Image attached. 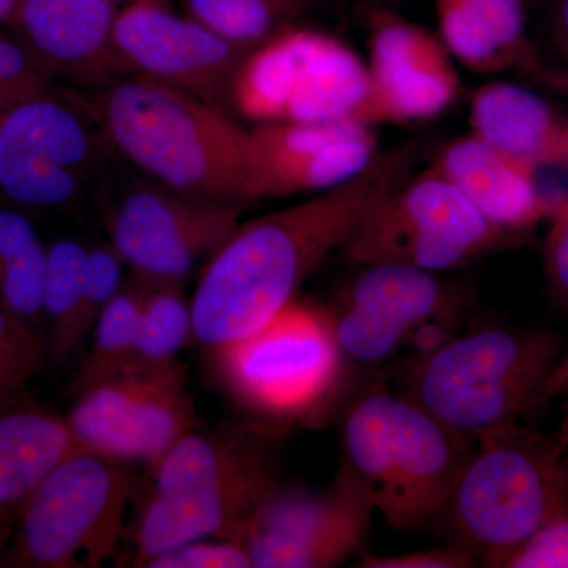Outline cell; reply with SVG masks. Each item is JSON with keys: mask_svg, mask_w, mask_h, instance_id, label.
Here are the masks:
<instances>
[{"mask_svg": "<svg viewBox=\"0 0 568 568\" xmlns=\"http://www.w3.org/2000/svg\"><path fill=\"white\" fill-rule=\"evenodd\" d=\"M418 155L414 142L396 145L335 189L239 223L212 253L194 287V336L215 349L267 323L347 244L366 212L410 178Z\"/></svg>", "mask_w": 568, "mask_h": 568, "instance_id": "obj_1", "label": "cell"}, {"mask_svg": "<svg viewBox=\"0 0 568 568\" xmlns=\"http://www.w3.org/2000/svg\"><path fill=\"white\" fill-rule=\"evenodd\" d=\"M108 138L164 189L212 201H253L252 134L219 106L136 74L104 93Z\"/></svg>", "mask_w": 568, "mask_h": 568, "instance_id": "obj_2", "label": "cell"}, {"mask_svg": "<svg viewBox=\"0 0 568 568\" xmlns=\"http://www.w3.org/2000/svg\"><path fill=\"white\" fill-rule=\"evenodd\" d=\"M568 515V462L555 437L514 422L476 439L439 519L452 545L504 567L538 530Z\"/></svg>", "mask_w": 568, "mask_h": 568, "instance_id": "obj_3", "label": "cell"}, {"mask_svg": "<svg viewBox=\"0 0 568 568\" xmlns=\"http://www.w3.org/2000/svg\"><path fill=\"white\" fill-rule=\"evenodd\" d=\"M149 470L152 489L133 528L138 567L197 538L239 541L276 487L264 448L233 433L194 428Z\"/></svg>", "mask_w": 568, "mask_h": 568, "instance_id": "obj_4", "label": "cell"}, {"mask_svg": "<svg viewBox=\"0 0 568 568\" xmlns=\"http://www.w3.org/2000/svg\"><path fill=\"white\" fill-rule=\"evenodd\" d=\"M343 459L373 510L398 530L439 519L476 440L409 396L368 392L347 409Z\"/></svg>", "mask_w": 568, "mask_h": 568, "instance_id": "obj_5", "label": "cell"}, {"mask_svg": "<svg viewBox=\"0 0 568 568\" xmlns=\"http://www.w3.org/2000/svg\"><path fill=\"white\" fill-rule=\"evenodd\" d=\"M559 354V338L548 332L484 328L426 353L410 375L407 396L476 440L537 406Z\"/></svg>", "mask_w": 568, "mask_h": 568, "instance_id": "obj_6", "label": "cell"}, {"mask_svg": "<svg viewBox=\"0 0 568 568\" xmlns=\"http://www.w3.org/2000/svg\"><path fill=\"white\" fill-rule=\"evenodd\" d=\"M129 463L80 450L22 503L0 566L97 568L118 552L133 497Z\"/></svg>", "mask_w": 568, "mask_h": 568, "instance_id": "obj_7", "label": "cell"}, {"mask_svg": "<svg viewBox=\"0 0 568 568\" xmlns=\"http://www.w3.org/2000/svg\"><path fill=\"white\" fill-rule=\"evenodd\" d=\"M213 351L216 376L239 405L274 420H302L342 383L345 355L332 313L291 301L252 334Z\"/></svg>", "mask_w": 568, "mask_h": 568, "instance_id": "obj_8", "label": "cell"}, {"mask_svg": "<svg viewBox=\"0 0 568 568\" xmlns=\"http://www.w3.org/2000/svg\"><path fill=\"white\" fill-rule=\"evenodd\" d=\"M369 88L368 65L353 48L328 33L291 26L242 59L227 100L256 123H365Z\"/></svg>", "mask_w": 568, "mask_h": 568, "instance_id": "obj_9", "label": "cell"}, {"mask_svg": "<svg viewBox=\"0 0 568 568\" xmlns=\"http://www.w3.org/2000/svg\"><path fill=\"white\" fill-rule=\"evenodd\" d=\"M517 234L489 222L433 168L377 201L343 246L354 264L398 263L452 271L504 248Z\"/></svg>", "mask_w": 568, "mask_h": 568, "instance_id": "obj_10", "label": "cell"}, {"mask_svg": "<svg viewBox=\"0 0 568 568\" xmlns=\"http://www.w3.org/2000/svg\"><path fill=\"white\" fill-rule=\"evenodd\" d=\"M373 511L361 485L342 465L325 491L276 485L239 541L253 568L342 566L364 545Z\"/></svg>", "mask_w": 568, "mask_h": 568, "instance_id": "obj_11", "label": "cell"}, {"mask_svg": "<svg viewBox=\"0 0 568 568\" xmlns=\"http://www.w3.org/2000/svg\"><path fill=\"white\" fill-rule=\"evenodd\" d=\"M241 213L242 205L197 200L162 185L138 189L112 216V248L142 283H182L197 257L233 234Z\"/></svg>", "mask_w": 568, "mask_h": 568, "instance_id": "obj_12", "label": "cell"}, {"mask_svg": "<svg viewBox=\"0 0 568 568\" xmlns=\"http://www.w3.org/2000/svg\"><path fill=\"white\" fill-rule=\"evenodd\" d=\"M112 41L129 71L212 102L230 92L250 50L216 36L163 0H133L118 11Z\"/></svg>", "mask_w": 568, "mask_h": 568, "instance_id": "obj_13", "label": "cell"}, {"mask_svg": "<svg viewBox=\"0 0 568 568\" xmlns=\"http://www.w3.org/2000/svg\"><path fill=\"white\" fill-rule=\"evenodd\" d=\"M365 123L432 121L457 102L462 81L440 37L376 7L368 20Z\"/></svg>", "mask_w": 568, "mask_h": 568, "instance_id": "obj_14", "label": "cell"}, {"mask_svg": "<svg viewBox=\"0 0 568 568\" xmlns=\"http://www.w3.org/2000/svg\"><path fill=\"white\" fill-rule=\"evenodd\" d=\"M332 313L336 342L346 361H387L414 332L454 313L455 294L435 272L414 265H362Z\"/></svg>", "mask_w": 568, "mask_h": 568, "instance_id": "obj_15", "label": "cell"}, {"mask_svg": "<svg viewBox=\"0 0 568 568\" xmlns=\"http://www.w3.org/2000/svg\"><path fill=\"white\" fill-rule=\"evenodd\" d=\"M250 134L253 201L327 192L364 173L381 152L372 125L354 119L257 123Z\"/></svg>", "mask_w": 568, "mask_h": 568, "instance_id": "obj_16", "label": "cell"}, {"mask_svg": "<svg viewBox=\"0 0 568 568\" xmlns=\"http://www.w3.org/2000/svg\"><path fill=\"white\" fill-rule=\"evenodd\" d=\"M114 0H18L10 21L44 74L129 73L112 41Z\"/></svg>", "mask_w": 568, "mask_h": 568, "instance_id": "obj_17", "label": "cell"}, {"mask_svg": "<svg viewBox=\"0 0 568 568\" xmlns=\"http://www.w3.org/2000/svg\"><path fill=\"white\" fill-rule=\"evenodd\" d=\"M489 222L519 234L547 220L559 197L541 193L537 171L470 133L437 153L432 166Z\"/></svg>", "mask_w": 568, "mask_h": 568, "instance_id": "obj_18", "label": "cell"}, {"mask_svg": "<svg viewBox=\"0 0 568 568\" xmlns=\"http://www.w3.org/2000/svg\"><path fill=\"white\" fill-rule=\"evenodd\" d=\"M439 37L474 73L519 70L551 88L555 69L528 36L525 0H436Z\"/></svg>", "mask_w": 568, "mask_h": 568, "instance_id": "obj_19", "label": "cell"}, {"mask_svg": "<svg viewBox=\"0 0 568 568\" xmlns=\"http://www.w3.org/2000/svg\"><path fill=\"white\" fill-rule=\"evenodd\" d=\"M473 133L538 171L568 166V119L528 88L491 81L470 97Z\"/></svg>", "mask_w": 568, "mask_h": 568, "instance_id": "obj_20", "label": "cell"}, {"mask_svg": "<svg viewBox=\"0 0 568 568\" xmlns=\"http://www.w3.org/2000/svg\"><path fill=\"white\" fill-rule=\"evenodd\" d=\"M82 450L69 420L28 398L0 402V511L22 503L59 463Z\"/></svg>", "mask_w": 568, "mask_h": 568, "instance_id": "obj_21", "label": "cell"}, {"mask_svg": "<svg viewBox=\"0 0 568 568\" xmlns=\"http://www.w3.org/2000/svg\"><path fill=\"white\" fill-rule=\"evenodd\" d=\"M0 133L11 148L80 173L95 160V141L69 104L52 92L0 111Z\"/></svg>", "mask_w": 568, "mask_h": 568, "instance_id": "obj_22", "label": "cell"}, {"mask_svg": "<svg viewBox=\"0 0 568 568\" xmlns=\"http://www.w3.org/2000/svg\"><path fill=\"white\" fill-rule=\"evenodd\" d=\"M133 376L130 409V462L152 467L171 447L196 428L193 396L185 368Z\"/></svg>", "mask_w": 568, "mask_h": 568, "instance_id": "obj_23", "label": "cell"}, {"mask_svg": "<svg viewBox=\"0 0 568 568\" xmlns=\"http://www.w3.org/2000/svg\"><path fill=\"white\" fill-rule=\"evenodd\" d=\"M192 335V304L182 283L148 284L132 361L123 373L151 375L182 368L179 355Z\"/></svg>", "mask_w": 568, "mask_h": 568, "instance_id": "obj_24", "label": "cell"}, {"mask_svg": "<svg viewBox=\"0 0 568 568\" xmlns=\"http://www.w3.org/2000/svg\"><path fill=\"white\" fill-rule=\"evenodd\" d=\"M88 248L80 242L62 239L48 246L44 325L52 361L63 362L82 345L78 334L84 265Z\"/></svg>", "mask_w": 568, "mask_h": 568, "instance_id": "obj_25", "label": "cell"}, {"mask_svg": "<svg viewBox=\"0 0 568 568\" xmlns=\"http://www.w3.org/2000/svg\"><path fill=\"white\" fill-rule=\"evenodd\" d=\"M148 284L134 278L103 310L92 328V342L81 362L77 390L122 375L132 361Z\"/></svg>", "mask_w": 568, "mask_h": 568, "instance_id": "obj_26", "label": "cell"}, {"mask_svg": "<svg viewBox=\"0 0 568 568\" xmlns=\"http://www.w3.org/2000/svg\"><path fill=\"white\" fill-rule=\"evenodd\" d=\"M313 0H185L193 20L216 36L252 51L294 26Z\"/></svg>", "mask_w": 568, "mask_h": 568, "instance_id": "obj_27", "label": "cell"}, {"mask_svg": "<svg viewBox=\"0 0 568 568\" xmlns=\"http://www.w3.org/2000/svg\"><path fill=\"white\" fill-rule=\"evenodd\" d=\"M80 193L78 173L41 156L11 151L0 168V194L29 207H58Z\"/></svg>", "mask_w": 568, "mask_h": 568, "instance_id": "obj_28", "label": "cell"}, {"mask_svg": "<svg viewBox=\"0 0 568 568\" xmlns=\"http://www.w3.org/2000/svg\"><path fill=\"white\" fill-rule=\"evenodd\" d=\"M47 271L48 248L37 239L0 276V308L39 335L44 325Z\"/></svg>", "mask_w": 568, "mask_h": 568, "instance_id": "obj_29", "label": "cell"}, {"mask_svg": "<svg viewBox=\"0 0 568 568\" xmlns=\"http://www.w3.org/2000/svg\"><path fill=\"white\" fill-rule=\"evenodd\" d=\"M47 358L43 336L0 308V402L26 395Z\"/></svg>", "mask_w": 568, "mask_h": 568, "instance_id": "obj_30", "label": "cell"}, {"mask_svg": "<svg viewBox=\"0 0 568 568\" xmlns=\"http://www.w3.org/2000/svg\"><path fill=\"white\" fill-rule=\"evenodd\" d=\"M123 287V261L112 246L88 248L84 265L78 334L84 343L103 310Z\"/></svg>", "mask_w": 568, "mask_h": 568, "instance_id": "obj_31", "label": "cell"}, {"mask_svg": "<svg viewBox=\"0 0 568 568\" xmlns=\"http://www.w3.org/2000/svg\"><path fill=\"white\" fill-rule=\"evenodd\" d=\"M148 568H253L241 541L233 538H197L156 556Z\"/></svg>", "mask_w": 568, "mask_h": 568, "instance_id": "obj_32", "label": "cell"}, {"mask_svg": "<svg viewBox=\"0 0 568 568\" xmlns=\"http://www.w3.org/2000/svg\"><path fill=\"white\" fill-rule=\"evenodd\" d=\"M547 220L544 265L548 291L559 308L568 310V196L559 197Z\"/></svg>", "mask_w": 568, "mask_h": 568, "instance_id": "obj_33", "label": "cell"}, {"mask_svg": "<svg viewBox=\"0 0 568 568\" xmlns=\"http://www.w3.org/2000/svg\"><path fill=\"white\" fill-rule=\"evenodd\" d=\"M506 568H568V515L538 530L508 556Z\"/></svg>", "mask_w": 568, "mask_h": 568, "instance_id": "obj_34", "label": "cell"}, {"mask_svg": "<svg viewBox=\"0 0 568 568\" xmlns=\"http://www.w3.org/2000/svg\"><path fill=\"white\" fill-rule=\"evenodd\" d=\"M476 552L458 545L428 551L405 552V555L377 556L362 552L357 567L361 568H470L478 562Z\"/></svg>", "mask_w": 568, "mask_h": 568, "instance_id": "obj_35", "label": "cell"}, {"mask_svg": "<svg viewBox=\"0 0 568 568\" xmlns=\"http://www.w3.org/2000/svg\"><path fill=\"white\" fill-rule=\"evenodd\" d=\"M36 227L21 212L0 209V276L14 257L20 256L33 241Z\"/></svg>", "mask_w": 568, "mask_h": 568, "instance_id": "obj_36", "label": "cell"}, {"mask_svg": "<svg viewBox=\"0 0 568 568\" xmlns=\"http://www.w3.org/2000/svg\"><path fill=\"white\" fill-rule=\"evenodd\" d=\"M0 81L48 85L47 74L37 67L18 40L0 36Z\"/></svg>", "mask_w": 568, "mask_h": 568, "instance_id": "obj_37", "label": "cell"}, {"mask_svg": "<svg viewBox=\"0 0 568 568\" xmlns=\"http://www.w3.org/2000/svg\"><path fill=\"white\" fill-rule=\"evenodd\" d=\"M549 43L564 63L556 69L555 91L568 97V0H545Z\"/></svg>", "mask_w": 568, "mask_h": 568, "instance_id": "obj_38", "label": "cell"}, {"mask_svg": "<svg viewBox=\"0 0 568 568\" xmlns=\"http://www.w3.org/2000/svg\"><path fill=\"white\" fill-rule=\"evenodd\" d=\"M555 398H566L568 405V357L559 361L545 383L541 384L537 396V406Z\"/></svg>", "mask_w": 568, "mask_h": 568, "instance_id": "obj_39", "label": "cell"}, {"mask_svg": "<svg viewBox=\"0 0 568 568\" xmlns=\"http://www.w3.org/2000/svg\"><path fill=\"white\" fill-rule=\"evenodd\" d=\"M47 92H51L48 85L14 84V82L0 81V111L20 103L22 100Z\"/></svg>", "mask_w": 568, "mask_h": 568, "instance_id": "obj_40", "label": "cell"}, {"mask_svg": "<svg viewBox=\"0 0 568 568\" xmlns=\"http://www.w3.org/2000/svg\"><path fill=\"white\" fill-rule=\"evenodd\" d=\"M13 518L14 515L0 511V564H2L3 552H6L7 544H9Z\"/></svg>", "mask_w": 568, "mask_h": 568, "instance_id": "obj_41", "label": "cell"}, {"mask_svg": "<svg viewBox=\"0 0 568 568\" xmlns=\"http://www.w3.org/2000/svg\"><path fill=\"white\" fill-rule=\"evenodd\" d=\"M556 443L562 450L564 457L567 458L568 462V414L567 417L564 418L562 425H560L558 435L555 436Z\"/></svg>", "mask_w": 568, "mask_h": 568, "instance_id": "obj_42", "label": "cell"}, {"mask_svg": "<svg viewBox=\"0 0 568 568\" xmlns=\"http://www.w3.org/2000/svg\"><path fill=\"white\" fill-rule=\"evenodd\" d=\"M17 3L18 0H0V24H2V22L10 21Z\"/></svg>", "mask_w": 568, "mask_h": 568, "instance_id": "obj_43", "label": "cell"}, {"mask_svg": "<svg viewBox=\"0 0 568 568\" xmlns=\"http://www.w3.org/2000/svg\"><path fill=\"white\" fill-rule=\"evenodd\" d=\"M368 3H375L376 7L392 6V3L403 2V0H366Z\"/></svg>", "mask_w": 568, "mask_h": 568, "instance_id": "obj_44", "label": "cell"}]
</instances>
